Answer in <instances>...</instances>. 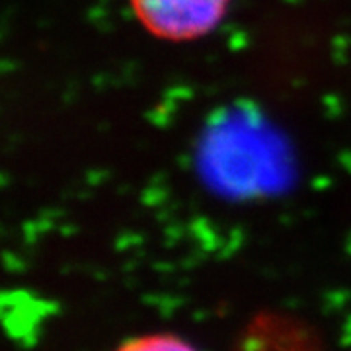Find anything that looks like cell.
Instances as JSON below:
<instances>
[{"label": "cell", "instance_id": "6da1fadb", "mask_svg": "<svg viewBox=\"0 0 351 351\" xmlns=\"http://www.w3.org/2000/svg\"><path fill=\"white\" fill-rule=\"evenodd\" d=\"M137 22L152 38L195 41L225 20L230 0H129Z\"/></svg>", "mask_w": 351, "mask_h": 351}, {"label": "cell", "instance_id": "7a4b0ae2", "mask_svg": "<svg viewBox=\"0 0 351 351\" xmlns=\"http://www.w3.org/2000/svg\"><path fill=\"white\" fill-rule=\"evenodd\" d=\"M115 351H197L189 341L174 334H149L127 339Z\"/></svg>", "mask_w": 351, "mask_h": 351}]
</instances>
